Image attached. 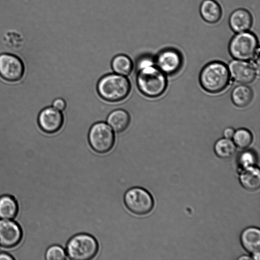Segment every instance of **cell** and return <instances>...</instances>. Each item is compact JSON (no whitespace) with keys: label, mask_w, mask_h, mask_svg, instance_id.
I'll use <instances>...</instances> for the list:
<instances>
[{"label":"cell","mask_w":260,"mask_h":260,"mask_svg":"<svg viewBox=\"0 0 260 260\" xmlns=\"http://www.w3.org/2000/svg\"><path fill=\"white\" fill-rule=\"evenodd\" d=\"M131 87V82L126 76L115 73L102 77L96 87L99 95L110 102L124 100L129 94Z\"/></svg>","instance_id":"cell-1"},{"label":"cell","mask_w":260,"mask_h":260,"mask_svg":"<svg viewBox=\"0 0 260 260\" xmlns=\"http://www.w3.org/2000/svg\"><path fill=\"white\" fill-rule=\"evenodd\" d=\"M136 83L141 93L149 98L160 96L167 86L165 74L154 65L138 70Z\"/></svg>","instance_id":"cell-2"},{"label":"cell","mask_w":260,"mask_h":260,"mask_svg":"<svg viewBox=\"0 0 260 260\" xmlns=\"http://www.w3.org/2000/svg\"><path fill=\"white\" fill-rule=\"evenodd\" d=\"M230 73L223 63L214 61L206 65L200 75V82L206 91L218 93L224 90L230 81Z\"/></svg>","instance_id":"cell-3"},{"label":"cell","mask_w":260,"mask_h":260,"mask_svg":"<svg viewBox=\"0 0 260 260\" xmlns=\"http://www.w3.org/2000/svg\"><path fill=\"white\" fill-rule=\"evenodd\" d=\"M99 243L92 235L79 233L72 237L66 245V254L73 260H89L98 254Z\"/></svg>","instance_id":"cell-4"},{"label":"cell","mask_w":260,"mask_h":260,"mask_svg":"<svg viewBox=\"0 0 260 260\" xmlns=\"http://www.w3.org/2000/svg\"><path fill=\"white\" fill-rule=\"evenodd\" d=\"M88 140L92 149L99 154H105L113 147L115 136L111 127L105 122H98L90 127Z\"/></svg>","instance_id":"cell-5"},{"label":"cell","mask_w":260,"mask_h":260,"mask_svg":"<svg viewBox=\"0 0 260 260\" xmlns=\"http://www.w3.org/2000/svg\"><path fill=\"white\" fill-rule=\"evenodd\" d=\"M258 50V41L251 32L238 33L231 40L229 51L236 59L249 60L253 58Z\"/></svg>","instance_id":"cell-6"},{"label":"cell","mask_w":260,"mask_h":260,"mask_svg":"<svg viewBox=\"0 0 260 260\" xmlns=\"http://www.w3.org/2000/svg\"><path fill=\"white\" fill-rule=\"evenodd\" d=\"M123 202L128 210L136 215L148 214L154 206V201L151 194L140 187H132L126 191Z\"/></svg>","instance_id":"cell-7"},{"label":"cell","mask_w":260,"mask_h":260,"mask_svg":"<svg viewBox=\"0 0 260 260\" xmlns=\"http://www.w3.org/2000/svg\"><path fill=\"white\" fill-rule=\"evenodd\" d=\"M24 72V64L18 56L10 53L0 54V76L9 82L20 80Z\"/></svg>","instance_id":"cell-8"},{"label":"cell","mask_w":260,"mask_h":260,"mask_svg":"<svg viewBox=\"0 0 260 260\" xmlns=\"http://www.w3.org/2000/svg\"><path fill=\"white\" fill-rule=\"evenodd\" d=\"M62 113L53 107H48L40 112L38 122L40 128L47 134L57 132L63 124Z\"/></svg>","instance_id":"cell-9"},{"label":"cell","mask_w":260,"mask_h":260,"mask_svg":"<svg viewBox=\"0 0 260 260\" xmlns=\"http://www.w3.org/2000/svg\"><path fill=\"white\" fill-rule=\"evenodd\" d=\"M20 226L10 219L0 220V247L11 248L16 246L22 238Z\"/></svg>","instance_id":"cell-10"},{"label":"cell","mask_w":260,"mask_h":260,"mask_svg":"<svg viewBox=\"0 0 260 260\" xmlns=\"http://www.w3.org/2000/svg\"><path fill=\"white\" fill-rule=\"evenodd\" d=\"M228 69L233 79L241 84H246L252 82L256 76L255 68L246 60H233L230 63Z\"/></svg>","instance_id":"cell-11"},{"label":"cell","mask_w":260,"mask_h":260,"mask_svg":"<svg viewBox=\"0 0 260 260\" xmlns=\"http://www.w3.org/2000/svg\"><path fill=\"white\" fill-rule=\"evenodd\" d=\"M156 67L162 73L172 74L177 72L182 64L180 53L172 49H168L160 52L155 60Z\"/></svg>","instance_id":"cell-12"},{"label":"cell","mask_w":260,"mask_h":260,"mask_svg":"<svg viewBox=\"0 0 260 260\" xmlns=\"http://www.w3.org/2000/svg\"><path fill=\"white\" fill-rule=\"evenodd\" d=\"M252 23L250 12L244 9H238L232 12L229 18V24L232 29L239 33L248 30Z\"/></svg>","instance_id":"cell-13"},{"label":"cell","mask_w":260,"mask_h":260,"mask_svg":"<svg viewBox=\"0 0 260 260\" xmlns=\"http://www.w3.org/2000/svg\"><path fill=\"white\" fill-rule=\"evenodd\" d=\"M241 243L248 252H259L260 247V231L256 227H249L243 231L240 236Z\"/></svg>","instance_id":"cell-14"},{"label":"cell","mask_w":260,"mask_h":260,"mask_svg":"<svg viewBox=\"0 0 260 260\" xmlns=\"http://www.w3.org/2000/svg\"><path fill=\"white\" fill-rule=\"evenodd\" d=\"M239 181L242 186L247 190L254 191L260 186V172L255 166L241 170Z\"/></svg>","instance_id":"cell-15"},{"label":"cell","mask_w":260,"mask_h":260,"mask_svg":"<svg viewBox=\"0 0 260 260\" xmlns=\"http://www.w3.org/2000/svg\"><path fill=\"white\" fill-rule=\"evenodd\" d=\"M130 120L129 114L126 111L118 109L109 113L107 118V123L114 132L121 133L128 127Z\"/></svg>","instance_id":"cell-16"},{"label":"cell","mask_w":260,"mask_h":260,"mask_svg":"<svg viewBox=\"0 0 260 260\" xmlns=\"http://www.w3.org/2000/svg\"><path fill=\"white\" fill-rule=\"evenodd\" d=\"M200 12L203 19L210 23H215L221 18L222 10L214 0H204L201 4Z\"/></svg>","instance_id":"cell-17"},{"label":"cell","mask_w":260,"mask_h":260,"mask_svg":"<svg viewBox=\"0 0 260 260\" xmlns=\"http://www.w3.org/2000/svg\"><path fill=\"white\" fill-rule=\"evenodd\" d=\"M252 98V90L249 86L244 84L236 86L231 93L232 102L239 107L247 106L251 102Z\"/></svg>","instance_id":"cell-18"},{"label":"cell","mask_w":260,"mask_h":260,"mask_svg":"<svg viewBox=\"0 0 260 260\" xmlns=\"http://www.w3.org/2000/svg\"><path fill=\"white\" fill-rule=\"evenodd\" d=\"M18 206L16 200L9 195L0 197V218L12 219L17 215Z\"/></svg>","instance_id":"cell-19"},{"label":"cell","mask_w":260,"mask_h":260,"mask_svg":"<svg viewBox=\"0 0 260 260\" xmlns=\"http://www.w3.org/2000/svg\"><path fill=\"white\" fill-rule=\"evenodd\" d=\"M111 68L115 73L126 76L132 73L134 63L127 55L120 54L113 57Z\"/></svg>","instance_id":"cell-20"},{"label":"cell","mask_w":260,"mask_h":260,"mask_svg":"<svg viewBox=\"0 0 260 260\" xmlns=\"http://www.w3.org/2000/svg\"><path fill=\"white\" fill-rule=\"evenodd\" d=\"M214 149L216 155L219 157L228 158L234 154L236 147L231 139L223 138L216 142Z\"/></svg>","instance_id":"cell-21"},{"label":"cell","mask_w":260,"mask_h":260,"mask_svg":"<svg viewBox=\"0 0 260 260\" xmlns=\"http://www.w3.org/2000/svg\"><path fill=\"white\" fill-rule=\"evenodd\" d=\"M232 138L235 145L241 149L247 148L252 141V134L245 128L236 131Z\"/></svg>","instance_id":"cell-22"},{"label":"cell","mask_w":260,"mask_h":260,"mask_svg":"<svg viewBox=\"0 0 260 260\" xmlns=\"http://www.w3.org/2000/svg\"><path fill=\"white\" fill-rule=\"evenodd\" d=\"M257 160L255 152L251 150L242 151L238 156L237 162L241 170L255 166Z\"/></svg>","instance_id":"cell-23"},{"label":"cell","mask_w":260,"mask_h":260,"mask_svg":"<svg viewBox=\"0 0 260 260\" xmlns=\"http://www.w3.org/2000/svg\"><path fill=\"white\" fill-rule=\"evenodd\" d=\"M67 254L64 249L59 245H53L46 250L45 258L47 260H63Z\"/></svg>","instance_id":"cell-24"},{"label":"cell","mask_w":260,"mask_h":260,"mask_svg":"<svg viewBox=\"0 0 260 260\" xmlns=\"http://www.w3.org/2000/svg\"><path fill=\"white\" fill-rule=\"evenodd\" d=\"M154 63L155 62L152 57L150 56H141L137 60V70L138 71L143 68L154 65Z\"/></svg>","instance_id":"cell-25"},{"label":"cell","mask_w":260,"mask_h":260,"mask_svg":"<svg viewBox=\"0 0 260 260\" xmlns=\"http://www.w3.org/2000/svg\"><path fill=\"white\" fill-rule=\"evenodd\" d=\"M52 107L59 111H63L66 109V102L62 98H58L55 99L52 103Z\"/></svg>","instance_id":"cell-26"},{"label":"cell","mask_w":260,"mask_h":260,"mask_svg":"<svg viewBox=\"0 0 260 260\" xmlns=\"http://www.w3.org/2000/svg\"><path fill=\"white\" fill-rule=\"evenodd\" d=\"M235 131L232 127H228L224 129L223 131L224 137L228 139H231L233 138Z\"/></svg>","instance_id":"cell-27"},{"label":"cell","mask_w":260,"mask_h":260,"mask_svg":"<svg viewBox=\"0 0 260 260\" xmlns=\"http://www.w3.org/2000/svg\"><path fill=\"white\" fill-rule=\"evenodd\" d=\"M14 258L10 255L5 253H0V260H13Z\"/></svg>","instance_id":"cell-28"},{"label":"cell","mask_w":260,"mask_h":260,"mask_svg":"<svg viewBox=\"0 0 260 260\" xmlns=\"http://www.w3.org/2000/svg\"><path fill=\"white\" fill-rule=\"evenodd\" d=\"M252 258L253 259H256V260H259V252H255V253H252Z\"/></svg>","instance_id":"cell-29"},{"label":"cell","mask_w":260,"mask_h":260,"mask_svg":"<svg viewBox=\"0 0 260 260\" xmlns=\"http://www.w3.org/2000/svg\"><path fill=\"white\" fill-rule=\"evenodd\" d=\"M239 259H251V258H249V257L247 256H243L242 257H240L239 258Z\"/></svg>","instance_id":"cell-30"}]
</instances>
